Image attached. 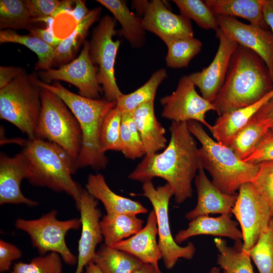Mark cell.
I'll return each mask as SVG.
<instances>
[{
  "instance_id": "cell-1",
  "label": "cell",
  "mask_w": 273,
  "mask_h": 273,
  "mask_svg": "<svg viewBox=\"0 0 273 273\" xmlns=\"http://www.w3.org/2000/svg\"><path fill=\"white\" fill-rule=\"evenodd\" d=\"M170 139L161 153L146 155L128 178L144 183L160 177L171 187L176 203L193 194L192 182L201 165L199 148L187 122H172Z\"/></svg>"
},
{
  "instance_id": "cell-2",
  "label": "cell",
  "mask_w": 273,
  "mask_h": 273,
  "mask_svg": "<svg viewBox=\"0 0 273 273\" xmlns=\"http://www.w3.org/2000/svg\"><path fill=\"white\" fill-rule=\"evenodd\" d=\"M273 89V80L262 59L238 44L212 104L218 116L258 101Z\"/></svg>"
},
{
  "instance_id": "cell-3",
  "label": "cell",
  "mask_w": 273,
  "mask_h": 273,
  "mask_svg": "<svg viewBox=\"0 0 273 273\" xmlns=\"http://www.w3.org/2000/svg\"><path fill=\"white\" fill-rule=\"evenodd\" d=\"M33 82L42 88L57 95L65 103L77 119L82 133V147L77 158V166H89L95 170L106 167L108 159L99 145L102 123L108 113L116 107V102L91 99L75 94L58 82L47 83L31 75Z\"/></svg>"
},
{
  "instance_id": "cell-4",
  "label": "cell",
  "mask_w": 273,
  "mask_h": 273,
  "mask_svg": "<svg viewBox=\"0 0 273 273\" xmlns=\"http://www.w3.org/2000/svg\"><path fill=\"white\" fill-rule=\"evenodd\" d=\"M21 144L29 168L30 183L65 192L78 208L83 190L71 176L78 169L77 159L60 146L43 139H28Z\"/></svg>"
},
{
  "instance_id": "cell-5",
  "label": "cell",
  "mask_w": 273,
  "mask_h": 273,
  "mask_svg": "<svg viewBox=\"0 0 273 273\" xmlns=\"http://www.w3.org/2000/svg\"><path fill=\"white\" fill-rule=\"evenodd\" d=\"M187 123L190 132L201 144V164L219 190L226 194H236L242 185L252 182L258 171V164L240 159L229 146L211 138L199 122L191 120Z\"/></svg>"
},
{
  "instance_id": "cell-6",
  "label": "cell",
  "mask_w": 273,
  "mask_h": 273,
  "mask_svg": "<svg viewBox=\"0 0 273 273\" xmlns=\"http://www.w3.org/2000/svg\"><path fill=\"white\" fill-rule=\"evenodd\" d=\"M41 88L23 70L0 89V118L16 126L28 139H37L41 108Z\"/></svg>"
},
{
  "instance_id": "cell-7",
  "label": "cell",
  "mask_w": 273,
  "mask_h": 273,
  "mask_svg": "<svg viewBox=\"0 0 273 273\" xmlns=\"http://www.w3.org/2000/svg\"><path fill=\"white\" fill-rule=\"evenodd\" d=\"M40 97L37 139L57 144L77 159L82 147V133L77 119L54 93L41 88Z\"/></svg>"
},
{
  "instance_id": "cell-8",
  "label": "cell",
  "mask_w": 273,
  "mask_h": 273,
  "mask_svg": "<svg viewBox=\"0 0 273 273\" xmlns=\"http://www.w3.org/2000/svg\"><path fill=\"white\" fill-rule=\"evenodd\" d=\"M57 211L52 210L35 219L18 218L15 222L17 229L26 233L32 245L40 255L55 252L70 265L77 264V258L68 247L65 236L72 230L81 227L80 218L60 220L57 218Z\"/></svg>"
},
{
  "instance_id": "cell-9",
  "label": "cell",
  "mask_w": 273,
  "mask_h": 273,
  "mask_svg": "<svg viewBox=\"0 0 273 273\" xmlns=\"http://www.w3.org/2000/svg\"><path fill=\"white\" fill-rule=\"evenodd\" d=\"M115 20L105 15L94 29L89 42V56L97 69L98 82L102 86L105 99L116 102L123 94L117 84L114 65L120 44L114 40L116 34Z\"/></svg>"
},
{
  "instance_id": "cell-10",
  "label": "cell",
  "mask_w": 273,
  "mask_h": 273,
  "mask_svg": "<svg viewBox=\"0 0 273 273\" xmlns=\"http://www.w3.org/2000/svg\"><path fill=\"white\" fill-rule=\"evenodd\" d=\"M142 190L141 195L150 201L156 215L158 242L165 267L172 268L180 258L192 259L196 250L194 244L190 242L185 246H180L171 232L168 207L173 195L170 186L166 183L155 188L152 181L148 180L143 183Z\"/></svg>"
},
{
  "instance_id": "cell-11",
  "label": "cell",
  "mask_w": 273,
  "mask_h": 273,
  "mask_svg": "<svg viewBox=\"0 0 273 273\" xmlns=\"http://www.w3.org/2000/svg\"><path fill=\"white\" fill-rule=\"evenodd\" d=\"M233 214L243 235L241 250L248 254L272 219L267 204L251 182L239 188Z\"/></svg>"
},
{
  "instance_id": "cell-12",
  "label": "cell",
  "mask_w": 273,
  "mask_h": 273,
  "mask_svg": "<svg viewBox=\"0 0 273 273\" xmlns=\"http://www.w3.org/2000/svg\"><path fill=\"white\" fill-rule=\"evenodd\" d=\"M195 87L189 75L181 77L175 90L160 100L162 117L172 122L196 121L210 130L212 125L205 117L208 112L215 111V107L197 92Z\"/></svg>"
},
{
  "instance_id": "cell-13",
  "label": "cell",
  "mask_w": 273,
  "mask_h": 273,
  "mask_svg": "<svg viewBox=\"0 0 273 273\" xmlns=\"http://www.w3.org/2000/svg\"><path fill=\"white\" fill-rule=\"evenodd\" d=\"M41 81L47 83L59 80L77 88L79 95L91 99H99L103 92L99 84L97 69L89 56V42L85 40L79 55L58 69L50 68L39 73Z\"/></svg>"
},
{
  "instance_id": "cell-14",
  "label": "cell",
  "mask_w": 273,
  "mask_h": 273,
  "mask_svg": "<svg viewBox=\"0 0 273 273\" xmlns=\"http://www.w3.org/2000/svg\"><path fill=\"white\" fill-rule=\"evenodd\" d=\"M219 28L230 39L257 54L265 63L273 80V34L271 31L235 17L218 16Z\"/></svg>"
},
{
  "instance_id": "cell-15",
  "label": "cell",
  "mask_w": 273,
  "mask_h": 273,
  "mask_svg": "<svg viewBox=\"0 0 273 273\" xmlns=\"http://www.w3.org/2000/svg\"><path fill=\"white\" fill-rule=\"evenodd\" d=\"M219 40L217 50L212 62L201 71L189 74L202 96L212 103L224 81L232 56L238 44L229 38L219 28L216 31Z\"/></svg>"
},
{
  "instance_id": "cell-16",
  "label": "cell",
  "mask_w": 273,
  "mask_h": 273,
  "mask_svg": "<svg viewBox=\"0 0 273 273\" xmlns=\"http://www.w3.org/2000/svg\"><path fill=\"white\" fill-rule=\"evenodd\" d=\"M141 19L145 30L158 36L166 45L176 39L194 37L191 20L172 13L161 1L148 2Z\"/></svg>"
},
{
  "instance_id": "cell-17",
  "label": "cell",
  "mask_w": 273,
  "mask_h": 273,
  "mask_svg": "<svg viewBox=\"0 0 273 273\" xmlns=\"http://www.w3.org/2000/svg\"><path fill=\"white\" fill-rule=\"evenodd\" d=\"M98 204L97 200L83 190L77 208L80 213L81 231L75 273H82L83 268L92 261L96 247L103 239L100 224L102 213Z\"/></svg>"
},
{
  "instance_id": "cell-18",
  "label": "cell",
  "mask_w": 273,
  "mask_h": 273,
  "mask_svg": "<svg viewBox=\"0 0 273 273\" xmlns=\"http://www.w3.org/2000/svg\"><path fill=\"white\" fill-rule=\"evenodd\" d=\"M30 176L27 160L20 152L13 157L0 155V204H24L35 206L38 202L26 197L20 188L21 181Z\"/></svg>"
},
{
  "instance_id": "cell-19",
  "label": "cell",
  "mask_w": 273,
  "mask_h": 273,
  "mask_svg": "<svg viewBox=\"0 0 273 273\" xmlns=\"http://www.w3.org/2000/svg\"><path fill=\"white\" fill-rule=\"evenodd\" d=\"M195 184L197 202L195 208L186 214L188 220L210 214H232L238 193L229 195L222 192L209 179L201 164L195 177Z\"/></svg>"
},
{
  "instance_id": "cell-20",
  "label": "cell",
  "mask_w": 273,
  "mask_h": 273,
  "mask_svg": "<svg viewBox=\"0 0 273 273\" xmlns=\"http://www.w3.org/2000/svg\"><path fill=\"white\" fill-rule=\"evenodd\" d=\"M157 218L154 210L148 216L145 226L134 235L112 246L136 257L144 263L159 267L162 255L157 241Z\"/></svg>"
},
{
  "instance_id": "cell-21",
  "label": "cell",
  "mask_w": 273,
  "mask_h": 273,
  "mask_svg": "<svg viewBox=\"0 0 273 273\" xmlns=\"http://www.w3.org/2000/svg\"><path fill=\"white\" fill-rule=\"evenodd\" d=\"M232 214H221L216 217L203 215L191 220L187 229L181 230L175 235V241L180 244L189 238L199 235L227 237L236 241L243 239L238 223L232 218Z\"/></svg>"
},
{
  "instance_id": "cell-22",
  "label": "cell",
  "mask_w": 273,
  "mask_h": 273,
  "mask_svg": "<svg viewBox=\"0 0 273 273\" xmlns=\"http://www.w3.org/2000/svg\"><path fill=\"white\" fill-rule=\"evenodd\" d=\"M87 192L103 204L107 214H126L137 215L147 213L140 202L114 192L101 174H90L85 185Z\"/></svg>"
},
{
  "instance_id": "cell-23",
  "label": "cell",
  "mask_w": 273,
  "mask_h": 273,
  "mask_svg": "<svg viewBox=\"0 0 273 273\" xmlns=\"http://www.w3.org/2000/svg\"><path fill=\"white\" fill-rule=\"evenodd\" d=\"M273 97V89L250 105L225 113L215 120L210 130L215 140L228 146L235 135L245 126L258 111Z\"/></svg>"
},
{
  "instance_id": "cell-24",
  "label": "cell",
  "mask_w": 273,
  "mask_h": 273,
  "mask_svg": "<svg viewBox=\"0 0 273 273\" xmlns=\"http://www.w3.org/2000/svg\"><path fill=\"white\" fill-rule=\"evenodd\" d=\"M132 115L146 155L153 154L165 149L167 146L165 129L155 116L154 101L140 105Z\"/></svg>"
},
{
  "instance_id": "cell-25",
  "label": "cell",
  "mask_w": 273,
  "mask_h": 273,
  "mask_svg": "<svg viewBox=\"0 0 273 273\" xmlns=\"http://www.w3.org/2000/svg\"><path fill=\"white\" fill-rule=\"evenodd\" d=\"M216 16L238 17L250 24L267 29L263 17L264 0H206Z\"/></svg>"
},
{
  "instance_id": "cell-26",
  "label": "cell",
  "mask_w": 273,
  "mask_h": 273,
  "mask_svg": "<svg viewBox=\"0 0 273 273\" xmlns=\"http://www.w3.org/2000/svg\"><path fill=\"white\" fill-rule=\"evenodd\" d=\"M106 8L120 24L123 35L132 47L139 48L145 42V29L142 19L137 17L122 0H97Z\"/></svg>"
},
{
  "instance_id": "cell-27",
  "label": "cell",
  "mask_w": 273,
  "mask_h": 273,
  "mask_svg": "<svg viewBox=\"0 0 273 273\" xmlns=\"http://www.w3.org/2000/svg\"><path fill=\"white\" fill-rule=\"evenodd\" d=\"M101 11L99 7L90 10L87 15L77 23L71 34L62 39L55 49L53 65L60 67L69 63L85 42L89 28L99 19Z\"/></svg>"
},
{
  "instance_id": "cell-28",
  "label": "cell",
  "mask_w": 273,
  "mask_h": 273,
  "mask_svg": "<svg viewBox=\"0 0 273 273\" xmlns=\"http://www.w3.org/2000/svg\"><path fill=\"white\" fill-rule=\"evenodd\" d=\"M144 221L136 215L126 214H105L100 220L104 244L108 246L128 238L140 231Z\"/></svg>"
},
{
  "instance_id": "cell-29",
  "label": "cell",
  "mask_w": 273,
  "mask_h": 273,
  "mask_svg": "<svg viewBox=\"0 0 273 273\" xmlns=\"http://www.w3.org/2000/svg\"><path fill=\"white\" fill-rule=\"evenodd\" d=\"M92 261L103 273H132L144 263L126 252L104 244L97 250Z\"/></svg>"
},
{
  "instance_id": "cell-30",
  "label": "cell",
  "mask_w": 273,
  "mask_h": 273,
  "mask_svg": "<svg viewBox=\"0 0 273 273\" xmlns=\"http://www.w3.org/2000/svg\"><path fill=\"white\" fill-rule=\"evenodd\" d=\"M167 76L165 69L156 71L142 86L129 94H122L119 97L116 101V107L122 114L132 115L140 105L154 101L159 86Z\"/></svg>"
},
{
  "instance_id": "cell-31",
  "label": "cell",
  "mask_w": 273,
  "mask_h": 273,
  "mask_svg": "<svg viewBox=\"0 0 273 273\" xmlns=\"http://www.w3.org/2000/svg\"><path fill=\"white\" fill-rule=\"evenodd\" d=\"M269 129L267 122L252 118L235 135L228 146L240 159L244 160L252 154Z\"/></svg>"
},
{
  "instance_id": "cell-32",
  "label": "cell",
  "mask_w": 273,
  "mask_h": 273,
  "mask_svg": "<svg viewBox=\"0 0 273 273\" xmlns=\"http://www.w3.org/2000/svg\"><path fill=\"white\" fill-rule=\"evenodd\" d=\"M0 42L15 43L25 46L36 54V69L46 70L53 65L55 49L41 39L30 34L21 35L12 29L0 31Z\"/></svg>"
},
{
  "instance_id": "cell-33",
  "label": "cell",
  "mask_w": 273,
  "mask_h": 273,
  "mask_svg": "<svg viewBox=\"0 0 273 273\" xmlns=\"http://www.w3.org/2000/svg\"><path fill=\"white\" fill-rule=\"evenodd\" d=\"M218 251L217 263L226 273H254L248 254L228 245L220 238L214 240Z\"/></svg>"
},
{
  "instance_id": "cell-34",
  "label": "cell",
  "mask_w": 273,
  "mask_h": 273,
  "mask_svg": "<svg viewBox=\"0 0 273 273\" xmlns=\"http://www.w3.org/2000/svg\"><path fill=\"white\" fill-rule=\"evenodd\" d=\"M166 63L168 67H187L191 60L201 51L202 43L193 37L178 39L166 44Z\"/></svg>"
},
{
  "instance_id": "cell-35",
  "label": "cell",
  "mask_w": 273,
  "mask_h": 273,
  "mask_svg": "<svg viewBox=\"0 0 273 273\" xmlns=\"http://www.w3.org/2000/svg\"><path fill=\"white\" fill-rule=\"evenodd\" d=\"M33 22L26 8L24 1H0L1 29H29Z\"/></svg>"
},
{
  "instance_id": "cell-36",
  "label": "cell",
  "mask_w": 273,
  "mask_h": 273,
  "mask_svg": "<svg viewBox=\"0 0 273 273\" xmlns=\"http://www.w3.org/2000/svg\"><path fill=\"white\" fill-rule=\"evenodd\" d=\"M172 2L179 9L180 14L194 20L201 28L215 31L219 28L217 17L204 1L173 0Z\"/></svg>"
},
{
  "instance_id": "cell-37",
  "label": "cell",
  "mask_w": 273,
  "mask_h": 273,
  "mask_svg": "<svg viewBox=\"0 0 273 273\" xmlns=\"http://www.w3.org/2000/svg\"><path fill=\"white\" fill-rule=\"evenodd\" d=\"M248 254L259 273H273V218Z\"/></svg>"
},
{
  "instance_id": "cell-38",
  "label": "cell",
  "mask_w": 273,
  "mask_h": 273,
  "mask_svg": "<svg viewBox=\"0 0 273 273\" xmlns=\"http://www.w3.org/2000/svg\"><path fill=\"white\" fill-rule=\"evenodd\" d=\"M120 151L125 157L135 159L146 155L145 150L132 115L122 114Z\"/></svg>"
},
{
  "instance_id": "cell-39",
  "label": "cell",
  "mask_w": 273,
  "mask_h": 273,
  "mask_svg": "<svg viewBox=\"0 0 273 273\" xmlns=\"http://www.w3.org/2000/svg\"><path fill=\"white\" fill-rule=\"evenodd\" d=\"M122 113L115 107L105 118L100 132L99 145L103 153L109 150L120 151Z\"/></svg>"
},
{
  "instance_id": "cell-40",
  "label": "cell",
  "mask_w": 273,
  "mask_h": 273,
  "mask_svg": "<svg viewBox=\"0 0 273 273\" xmlns=\"http://www.w3.org/2000/svg\"><path fill=\"white\" fill-rule=\"evenodd\" d=\"M62 257L55 252L33 258L28 263H15L11 273H62Z\"/></svg>"
},
{
  "instance_id": "cell-41",
  "label": "cell",
  "mask_w": 273,
  "mask_h": 273,
  "mask_svg": "<svg viewBox=\"0 0 273 273\" xmlns=\"http://www.w3.org/2000/svg\"><path fill=\"white\" fill-rule=\"evenodd\" d=\"M258 165V171L251 183L267 204L273 218V161Z\"/></svg>"
},
{
  "instance_id": "cell-42",
  "label": "cell",
  "mask_w": 273,
  "mask_h": 273,
  "mask_svg": "<svg viewBox=\"0 0 273 273\" xmlns=\"http://www.w3.org/2000/svg\"><path fill=\"white\" fill-rule=\"evenodd\" d=\"M244 161L255 164L273 161V131L269 129L262 137L252 154Z\"/></svg>"
},
{
  "instance_id": "cell-43",
  "label": "cell",
  "mask_w": 273,
  "mask_h": 273,
  "mask_svg": "<svg viewBox=\"0 0 273 273\" xmlns=\"http://www.w3.org/2000/svg\"><path fill=\"white\" fill-rule=\"evenodd\" d=\"M58 0H24L26 8L33 22L52 17L60 3Z\"/></svg>"
},
{
  "instance_id": "cell-44",
  "label": "cell",
  "mask_w": 273,
  "mask_h": 273,
  "mask_svg": "<svg viewBox=\"0 0 273 273\" xmlns=\"http://www.w3.org/2000/svg\"><path fill=\"white\" fill-rule=\"evenodd\" d=\"M22 256L21 251L15 245L3 240H0V271L10 269L13 261Z\"/></svg>"
},
{
  "instance_id": "cell-45",
  "label": "cell",
  "mask_w": 273,
  "mask_h": 273,
  "mask_svg": "<svg viewBox=\"0 0 273 273\" xmlns=\"http://www.w3.org/2000/svg\"><path fill=\"white\" fill-rule=\"evenodd\" d=\"M28 30L29 34L41 39L54 49L60 44L63 39L54 34L51 29L32 26Z\"/></svg>"
},
{
  "instance_id": "cell-46",
  "label": "cell",
  "mask_w": 273,
  "mask_h": 273,
  "mask_svg": "<svg viewBox=\"0 0 273 273\" xmlns=\"http://www.w3.org/2000/svg\"><path fill=\"white\" fill-rule=\"evenodd\" d=\"M252 118L267 122L270 126L269 129L273 131V97L258 111Z\"/></svg>"
},
{
  "instance_id": "cell-47",
  "label": "cell",
  "mask_w": 273,
  "mask_h": 273,
  "mask_svg": "<svg viewBox=\"0 0 273 273\" xmlns=\"http://www.w3.org/2000/svg\"><path fill=\"white\" fill-rule=\"evenodd\" d=\"M22 69L14 66L0 67V89L7 85L21 72Z\"/></svg>"
},
{
  "instance_id": "cell-48",
  "label": "cell",
  "mask_w": 273,
  "mask_h": 273,
  "mask_svg": "<svg viewBox=\"0 0 273 273\" xmlns=\"http://www.w3.org/2000/svg\"><path fill=\"white\" fill-rule=\"evenodd\" d=\"M89 12L90 10L85 6V1L76 0L75 2L74 8L71 13L77 24L85 18Z\"/></svg>"
},
{
  "instance_id": "cell-49",
  "label": "cell",
  "mask_w": 273,
  "mask_h": 273,
  "mask_svg": "<svg viewBox=\"0 0 273 273\" xmlns=\"http://www.w3.org/2000/svg\"><path fill=\"white\" fill-rule=\"evenodd\" d=\"M263 14L264 21L273 34V0H264Z\"/></svg>"
},
{
  "instance_id": "cell-50",
  "label": "cell",
  "mask_w": 273,
  "mask_h": 273,
  "mask_svg": "<svg viewBox=\"0 0 273 273\" xmlns=\"http://www.w3.org/2000/svg\"><path fill=\"white\" fill-rule=\"evenodd\" d=\"M75 1H62L54 11L52 18L57 16L58 14L62 13H71L73 9L72 6L75 4Z\"/></svg>"
},
{
  "instance_id": "cell-51",
  "label": "cell",
  "mask_w": 273,
  "mask_h": 273,
  "mask_svg": "<svg viewBox=\"0 0 273 273\" xmlns=\"http://www.w3.org/2000/svg\"><path fill=\"white\" fill-rule=\"evenodd\" d=\"M132 273H162L159 267L147 263H143Z\"/></svg>"
},
{
  "instance_id": "cell-52",
  "label": "cell",
  "mask_w": 273,
  "mask_h": 273,
  "mask_svg": "<svg viewBox=\"0 0 273 273\" xmlns=\"http://www.w3.org/2000/svg\"><path fill=\"white\" fill-rule=\"evenodd\" d=\"M85 273H103V272L93 261H90L85 266Z\"/></svg>"
},
{
  "instance_id": "cell-53",
  "label": "cell",
  "mask_w": 273,
  "mask_h": 273,
  "mask_svg": "<svg viewBox=\"0 0 273 273\" xmlns=\"http://www.w3.org/2000/svg\"><path fill=\"white\" fill-rule=\"evenodd\" d=\"M206 273H226L224 271L222 272L220 270V268L217 267H212L208 272Z\"/></svg>"
}]
</instances>
